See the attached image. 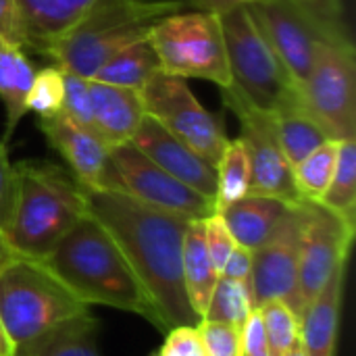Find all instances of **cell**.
<instances>
[{"label": "cell", "mask_w": 356, "mask_h": 356, "mask_svg": "<svg viewBox=\"0 0 356 356\" xmlns=\"http://www.w3.org/2000/svg\"><path fill=\"white\" fill-rule=\"evenodd\" d=\"M88 307L104 305L134 313L165 332L161 315L108 229L90 213L42 259Z\"/></svg>", "instance_id": "cell-2"}, {"label": "cell", "mask_w": 356, "mask_h": 356, "mask_svg": "<svg viewBox=\"0 0 356 356\" xmlns=\"http://www.w3.org/2000/svg\"><path fill=\"white\" fill-rule=\"evenodd\" d=\"M294 83H305L319 44L348 35L338 0H257L246 6Z\"/></svg>", "instance_id": "cell-6"}, {"label": "cell", "mask_w": 356, "mask_h": 356, "mask_svg": "<svg viewBox=\"0 0 356 356\" xmlns=\"http://www.w3.org/2000/svg\"><path fill=\"white\" fill-rule=\"evenodd\" d=\"M148 40L159 56L161 71L181 79H207L219 90L232 86L225 35L215 10L173 13L150 29Z\"/></svg>", "instance_id": "cell-8"}, {"label": "cell", "mask_w": 356, "mask_h": 356, "mask_svg": "<svg viewBox=\"0 0 356 356\" xmlns=\"http://www.w3.org/2000/svg\"><path fill=\"white\" fill-rule=\"evenodd\" d=\"M63 75L65 71L56 63L35 71L27 94V111H33L38 117H52L60 113L63 94H65Z\"/></svg>", "instance_id": "cell-31"}, {"label": "cell", "mask_w": 356, "mask_h": 356, "mask_svg": "<svg viewBox=\"0 0 356 356\" xmlns=\"http://www.w3.org/2000/svg\"><path fill=\"white\" fill-rule=\"evenodd\" d=\"M65 71V69H63ZM63 81H65V94H63V113L73 121L77 123L79 127H83L86 131L94 134L96 138L98 131H96V123H94V113H92V100H90V90H88V79L77 75V73H71V71H65L63 75Z\"/></svg>", "instance_id": "cell-32"}, {"label": "cell", "mask_w": 356, "mask_h": 356, "mask_svg": "<svg viewBox=\"0 0 356 356\" xmlns=\"http://www.w3.org/2000/svg\"><path fill=\"white\" fill-rule=\"evenodd\" d=\"M159 71H161L159 56H156L150 40L148 38H142V40L125 46L117 54H113L96 71V75L92 79H98L102 83H111V86H119V88H127V90L142 92V88Z\"/></svg>", "instance_id": "cell-25"}, {"label": "cell", "mask_w": 356, "mask_h": 356, "mask_svg": "<svg viewBox=\"0 0 356 356\" xmlns=\"http://www.w3.org/2000/svg\"><path fill=\"white\" fill-rule=\"evenodd\" d=\"M96 0H17L23 48L48 56V50L67 35Z\"/></svg>", "instance_id": "cell-17"}, {"label": "cell", "mask_w": 356, "mask_h": 356, "mask_svg": "<svg viewBox=\"0 0 356 356\" xmlns=\"http://www.w3.org/2000/svg\"><path fill=\"white\" fill-rule=\"evenodd\" d=\"M19 254H17V250L10 246V242L6 240V236H4V232L0 229V271L13 261V259H17Z\"/></svg>", "instance_id": "cell-41"}, {"label": "cell", "mask_w": 356, "mask_h": 356, "mask_svg": "<svg viewBox=\"0 0 356 356\" xmlns=\"http://www.w3.org/2000/svg\"><path fill=\"white\" fill-rule=\"evenodd\" d=\"M342 140H325L294 167V181L302 200L319 202L332 181Z\"/></svg>", "instance_id": "cell-28"}, {"label": "cell", "mask_w": 356, "mask_h": 356, "mask_svg": "<svg viewBox=\"0 0 356 356\" xmlns=\"http://www.w3.org/2000/svg\"><path fill=\"white\" fill-rule=\"evenodd\" d=\"M294 204L273 196L246 194L219 211L234 242L250 252L267 244L290 215Z\"/></svg>", "instance_id": "cell-19"}, {"label": "cell", "mask_w": 356, "mask_h": 356, "mask_svg": "<svg viewBox=\"0 0 356 356\" xmlns=\"http://www.w3.org/2000/svg\"><path fill=\"white\" fill-rule=\"evenodd\" d=\"M250 313H252L250 288L240 284V282L219 277L202 319L227 323V325H234V327L242 330V325H244V321L248 319Z\"/></svg>", "instance_id": "cell-29"}, {"label": "cell", "mask_w": 356, "mask_h": 356, "mask_svg": "<svg viewBox=\"0 0 356 356\" xmlns=\"http://www.w3.org/2000/svg\"><path fill=\"white\" fill-rule=\"evenodd\" d=\"M209 10H215V13H223V10H229L234 6H248L257 0H204Z\"/></svg>", "instance_id": "cell-40"}, {"label": "cell", "mask_w": 356, "mask_h": 356, "mask_svg": "<svg viewBox=\"0 0 356 356\" xmlns=\"http://www.w3.org/2000/svg\"><path fill=\"white\" fill-rule=\"evenodd\" d=\"M88 213L108 229L127 257L161 315L165 334L181 325L196 327L200 317L188 300L181 273L190 219L106 188L88 190Z\"/></svg>", "instance_id": "cell-1"}, {"label": "cell", "mask_w": 356, "mask_h": 356, "mask_svg": "<svg viewBox=\"0 0 356 356\" xmlns=\"http://www.w3.org/2000/svg\"><path fill=\"white\" fill-rule=\"evenodd\" d=\"M319 204L356 223V140L340 142L332 181Z\"/></svg>", "instance_id": "cell-26"}, {"label": "cell", "mask_w": 356, "mask_h": 356, "mask_svg": "<svg viewBox=\"0 0 356 356\" xmlns=\"http://www.w3.org/2000/svg\"><path fill=\"white\" fill-rule=\"evenodd\" d=\"M356 223L342 219L319 202L307 200V221L298 261V290L302 307L325 288L334 271L348 263Z\"/></svg>", "instance_id": "cell-14"}, {"label": "cell", "mask_w": 356, "mask_h": 356, "mask_svg": "<svg viewBox=\"0 0 356 356\" xmlns=\"http://www.w3.org/2000/svg\"><path fill=\"white\" fill-rule=\"evenodd\" d=\"M348 263L340 265L300 317V344L307 356H336Z\"/></svg>", "instance_id": "cell-20"}, {"label": "cell", "mask_w": 356, "mask_h": 356, "mask_svg": "<svg viewBox=\"0 0 356 356\" xmlns=\"http://www.w3.org/2000/svg\"><path fill=\"white\" fill-rule=\"evenodd\" d=\"M38 127L86 190L102 188L111 148L100 138L73 123L63 111L52 117H38Z\"/></svg>", "instance_id": "cell-16"}, {"label": "cell", "mask_w": 356, "mask_h": 356, "mask_svg": "<svg viewBox=\"0 0 356 356\" xmlns=\"http://www.w3.org/2000/svg\"><path fill=\"white\" fill-rule=\"evenodd\" d=\"M35 75L33 63L25 50L4 38H0V100L4 106V136L8 142L27 113V94Z\"/></svg>", "instance_id": "cell-21"}, {"label": "cell", "mask_w": 356, "mask_h": 356, "mask_svg": "<svg viewBox=\"0 0 356 356\" xmlns=\"http://www.w3.org/2000/svg\"><path fill=\"white\" fill-rule=\"evenodd\" d=\"M94 123L100 140L113 148L131 142L136 129L146 117L142 94L138 90H127L98 79H88Z\"/></svg>", "instance_id": "cell-18"}, {"label": "cell", "mask_w": 356, "mask_h": 356, "mask_svg": "<svg viewBox=\"0 0 356 356\" xmlns=\"http://www.w3.org/2000/svg\"><path fill=\"white\" fill-rule=\"evenodd\" d=\"M221 96L240 123V140L246 148L250 165L248 194L273 196L290 204L305 202L294 181V167L277 142L271 113H265L248 102V98L234 83L223 88Z\"/></svg>", "instance_id": "cell-12"}, {"label": "cell", "mask_w": 356, "mask_h": 356, "mask_svg": "<svg viewBox=\"0 0 356 356\" xmlns=\"http://www.w3.org/2000/svg\"><path fill=\"white\" fill-rule=\"evenodd\" d=\"M159 356H207L198 330L190 325L173 327L167 332V340Z\"/></svg>", "instance_id": "cell-36"}, {"label": "cell", "mask_w": 356, "mask_h": 356, "mask_svg": "<svg viewBox=\"0 0 356 356\" xmlns=\"http://www.w3.org/2000/svg\"><path fill=\"white\" fill-rule=\"evenodd\" d=\"M86 313L90 307L40 259L19 254L0 271V319L15 346Z\"/></svg>", "instance_id": "cell-5"}, {"label": "cell", "mask_w": 356, "mask_h": 356, "mask_svg": "<svg viewBox=\"0 0 356 356\" xmlns=\"http://www.w3.org/2000/svg\"><path fill=\"white\" fill-rule=\"evenodd\" d=\"M15 190H17V177H15V165L8 156V142L0 138V229L4 232L13 204H15Z\"/></svg>", "instance_id": "cell-35"}, {"label": "cell", "mask_w": 356, "mask_h": 356, "mask_svg": "<svg viewBox=\"0 0 356 356\" xmlns=\"http://www.w3.org/2000/svg\"><path fill=\"white\" fill-rule=\"evenodd\" d=\"M15 342L10 340V336H8V332H6V327H4V323H2V319H0V356H13L15 355Z\"/></svg>", "instance_id": "cell-42"}, {"label": "cell", "mask_w": 356, "mask_h": 356, "mask_svg": "<svg viewBox=\"0 0 356 356\" xmlns=\"http://www.w3.org/2000/svg\"><path fill=\"white\" fill-rule=\"evenodd\" d=\"M0 38L23 48V31L17 0H0Z\"/></svg>", "instance_id": "cell-39"}, {"label": "cell", "mask_w": 356, "mask_h": 356, "mask_svg": "<svg viewBox=\"0 0 356 356\" xmlns=\"http://www.w3.org/2000/svg\"><path fill=\"white\" fill-rule=\"evenodd\" d=\"M300 96L332 140H356V50L350 35L317 46Z\"/></svg>", "instance_id": "cell-9"}, {"label": "cell", "mask_w": 356, "mask_h": 356, "mask_svg": "<svg viewBox=\"0 0 356 356\" xmlns=\"http://www.w3.org/2000/svg\"><path fill=\"white\" fill-rule=\"evenodd\" d=\"M196 330L207 356H242L240 327L200 319Z\"/></svg>", "instance_id": "cell-33"}, {"label": "cell", "mask_w": 356, "mask_h": 356, "mask_svg": "<svg viewBox=\"0 0 356 356\" xmlns=\"http://www.w3.org/2000/svg\"><path fill=\"white\" fill-rule=\"evenodd\" d=\"M13 356H100L98 321L92 313H86L25 344H19Z\"/></svg>", "instance_id": "cell-22"}, {"label": "cell", "mask_w": 356, "mask_h": 356, "mask_svg": "<svg viewBox=\"0 0 356 356\" xmlns=\"http://www.w3.org/2000/svg\"><path fill=\"white\" fill-rule=\"evenodd\" d=\"M227 48L232 83L265 113H277L300 98L292 75L275 54L246 6L217 13Z\"/></svg>", "instance_id": "cell-7"}, {"label": "cell", "mask_w": 356, "mask_h": 356, "mask_svg": "<svg viewBox=\"0 0 356 356\" xmlns=\"http://www.w3.org/2000/svg\"><path fill=\"white\" fill-rule=\"evenodd\" d=\"M284 356H307V353H305L302 344H298V346H294L288 355H284Z\"/></svg>", "instance_id": "cell-43"}, {"label": "cell", "mask_w": 356, "mask_h": 356, "mask_svg": "<svg viewBox=\"0 0 356 356\" xmlns=\"http://www.w3.org/2000/svg\"><path fill=\"white\" fill-rule=\"evenodd\" d=\"M240 340H242V356H269L265 325L259 309H252V313L244 321L240 330Z\"/></svg>", "instance_id": "cell-37"}, {"label": "cell", "mask_w": 356, "mask_h": 356, "mask_svg": "<svg viewBox=\"0 0 356 356\" xmlns=\"http://www.w3.org/2000/svg\"><path fill=\"white\" fill-rule=\"evenodd\" d=\"M202 236H204V246H207V252L215 265V269L221 273L225 261L229 259L232 250L236 248V242L225 225V221L221 219L219 213L207 217L202 221Z\"/></svg>", "instance_id": "cell-34"}, {"label": "cell", "mask_w": 356, "mask_h": 356, "mask_svg": "<svg viewBox=\"0 0 356 356\" xmlns=\"http://www.w3.org/2000/svg\"><path fill=\"white\" fill-rule=\"evenodd\" d=\"M217 194H215V209L217 213L227 204L240 200L248 194L250 186V165L248 154L240 138L227 140L221 161L217 163Z\"/></svg>", "instance_id": "cell-27"}, {"label": "cell", "mask_w": 356, "mask_h": 356, "mask_svg": "<svg viewBox=\"0 0 356 356\" xmlns=\"http://www.w3.org/2000/svg\"><path fill=\"white\" fill-rule=\"evenodd\" d=\"M250 273H252V252L236 244V248L232 250L229 259L225 261L219 277L240 282L250 288Z\"/></svg>", "instance_id": "cell-38"}, {"label": "cell", "mask_w": 356, "mask_h": 356, "mask_svg": "<svg viewBox=\"0 0 356 356\" xmlns=\"http://www.w3.org/2000/svg\"><path fill=\"white\" fill-rule=\"evenodd\" d=\"M190 8L209 6L204 0H96L48 56L65 71L92 79L113 54L148 38L159 21Z\"/></svg>", "instance_id": "cell-4"}, {"label": "cell", "mask_w": 356, "mask_h": 356, "mask_svg": "<svg viewBox=\"0 0 356 356\" xmlns=\"http://www.w3.org/2000/svg\"><path fill=\"white\" fill-rule=\"evenodd\" d=\"M140 94L148 117L217 167L229 138L215 115L196 100L186 79L159 71Z\"/></svg>", "instance_id": "cell-11"}, {"label": "cell", "mask_w": 356, "mask_h": 356, "mask_svg": "<svg viewBox=\"0 0 356 356\" xmlns=\"http://www.w3.org/2000/svg\"><path fill=\"white\" fill-rule=\"evenodd\" d=\"M277 142L290 161L292 167H296L302 159H307L315 148H319L325 140H332L323 127L307 113L302 104V96L288 106L280 108L271 115Z\"/></svg>", "instance_id": "cell-24"}, {"label": "cell", "mask_w": 356, "mask_h": 356, "mask_svg": "<svg viewBox=\"0 0 356 356\" xmlns=\"http://www.w3.org/2000/svg\"><path fill=\"white\" fill-rule=\"evenodd\" d=\"M202 221H190L186 236H184V252H181L184 288H186V294L194 313L200 319L207 313V307L211 302L213 290L219 280V271L215 269L204 246Z\"/></svg>", "instance_id": "cell-23"}, {"label": "cell", "mask_w": 356, "mask_h": 356, "mask_svg": "<svg viewBox=\"0 0 356 356\" xmlns=\"http://www.w3.org/2000/svg\"><path fill=\"white\" fill-rule=\"evenodd\" d=\"M307 221V200L292 207L273 238L252 252L250 298L252 309L269 300H282L300 319L305 313L298 290V261Z\"/></svg>", "instance_id": "cell-13"}, {"label": "cell", "mask_w": 356, "mask_h": 356, "mask_svg": "<svg viewBox=\"0 0 356 356\" xmlns=\"http://www.w3.org/2000/svg\"><path fill=\"white\" fill-rule=\"evenodd\" d=\"M269 356L288 355L294 346L300 344V319L290 311V307L282 300H269L259 307Z\"/></svg>", "instance_id": "cell-30"}, {"label": "cell", "mask_w": 356, "mask_h": 356, "mask_svg": "<svg viewBox=\"0 0 356 356\" xmlns=\"http://www.w3.org/2000/svg\"><path fill=\"white\" fill-rule=\"evenodd\" d=\"M102 188L123 192L144 204L181 215L190 221H202L217 213L215 200L177 181L142 154L131 142L108 150V167Z\"/></svg>", "instance_id": "cell-10"}, {"label": "cell", "mask_w": 356, "mask_h": 356, "mask_svg": "<svg viewBox=\"0 0 356 356\" xmlns=\"http://www.w3.org/2000/svg\"><path fill=\"white\" fill-rule=\"evenodd\" d=\"M131 144L146 154L152 163H156L163 171L173 175L177 181L186 184L194 192L215 200L217 194V169L202 159L188 144L169 134L159 121L152 117H144L140 127L136 129Z\"/></svg>", "instance_id": "cell-15"}, {"label": "cell", "mask_w": 356, "mask_h": 356, "mask_svg": "<svg viewBox=\"0 0 356 356\" xmlns=\"http://www.w3.org/2000/svg\"><path fill=\"white\" fill-rule=\"evenodd\" d=\"M15 177V204L4 236L17 254L42 261L88 215V190L69 169L50 161H21Z\"/></svg>", "instance_id": "cell-3"}]
</instances>
